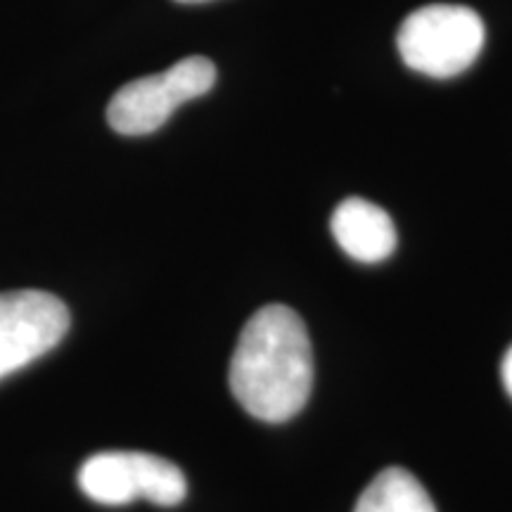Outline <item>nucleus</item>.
<instances>
[{
    "label": "nucleus",
    "mask_w": 512,
    "mask_h": 512,
    "mask_svg": "<svg viewBox=\"0 0 512 512\" xmlns=\"http://www.w3.org/2000/svg\"><path fill=\"white\" fill-rule=\"evenodd\" d=\"M79 486L100 505H128L138 498L174 508L188 496L183 470L155 453L105 451L81 465Z\"/></svg>",
    "instance_id": "4"
},
{
    "label": "nucleus",
    "mask_w": 512,
    "mask_h": 512,
    "mask_svg": "<svg viewBox=\"0 0 512 512\" xmlns=\"http://www.w3.org/2000/svg\"><path fill=\"white\" fill-rule=\"evenodd\" d=\"M486 41L482 17L465 5H425L401 22L396 48L403 64L432 79H451L477 62Z\"/></svg>",
    "instance_id": "2"
},
{
    "label": "nucleus",
    "mask_w": 512,
    "mask_h": 512,
    "mask_svg": "<svg viewBox=\"0 0 512 512\" xmlns=\"http://www.w3.org/2000/svg\"><path fill=\"white\" fill-rule=\"evenodd\" d=\"M230 392L256 420L287 422L313 387V351L304 320L283 304L259 309L230 358Z\"/></svg>",
    "instance_id": "1"
},
{
    "label": "nucleus",
    "mask_w": 512,
    "mask_h": 512,
    "mask_svg": "<svg viewBox=\"0 0 512 512\" xmlns=\"http://www.w3.org/2000/svg\"><path fill=\"white\" fill-rule=\"evenodd\" d=\"M501 377H503V387H505V392L510 394V399H512V347L505 351V356H503V363H501Z\"/></svg>",
    "instance_id": "8"
},
{
    "label": "nucleus",
    "mask_w": 512,
    "mask_h": 512,
    "mask_svg": "<svg viewBox=\"0 0 512 512\" xmlns=\"http://www.w3.org/2000/svg\"><path fill=\"white\" fill-rule=\"evenodd\" d=\"M216 83L214 62L202 55L183 57L166 72L140 76L112 95L107 124L121 136H147L169 121L185 102L202 98Z\"/></svg>",
    "instance_id": "3"
},
{
    "label": "nucleus",
    "mask_w": 512,
    "mask_h": 512,
    "mask_svg": "<svg viewBox=\"0 0 512 512\" xmlns=\"http://www.w3.org/2000/svg\"><path fill=\"white\" fill-rule=\"evenodd\" d=\"M67 330L69 311L55 294L0 292V380L53 351Z\"/></svg>",
    "instance_id": "5"
},
{
    "label": "nucleus",
    "mask_w": 512,
    "mask_h": 512,
    "mask_svg": "<svg viewBox=\"0 0 512 512\" xmlns=\"http://www.w3.org/2000/svg\"><path fill=\"white\" fill-rule=\"evenodd\" d=\"M354 512H437V505L415 475L387 467L363 489Z\"/></svg>",
    "instance_id": "7"
},
{
    "label": "nucleus",
    "mask_w": 512,
    "mask_h": 512,
    "mask_svg": "<svg viewBox=\"0 0 512 512\" xmlns=\"http://www.w3.org/2000/svg\"><path fill=\"white\" fill-rule=\"evenodd\" d=\"M176 3H183V5H200V3H211V0H176Z\"/></svg>",
    "instance_id": "9"
},
{
    "label": "nucleus",
    "mask_w": 512,
    "mask_h": 512,
    "mask_svg": "<svg viewBox=\"0 0 512 512\" xmlns=\"http://www.w3.org/2000/svg\"><path fill=\"white\" fill-rule=\"evenodd\" d=\"M330 230L339 249L361 264H380L396 249L392 216L363 197L339 202L330 219Z\"/></svg>",
    "instance_id": "6"
}]
</instances>
